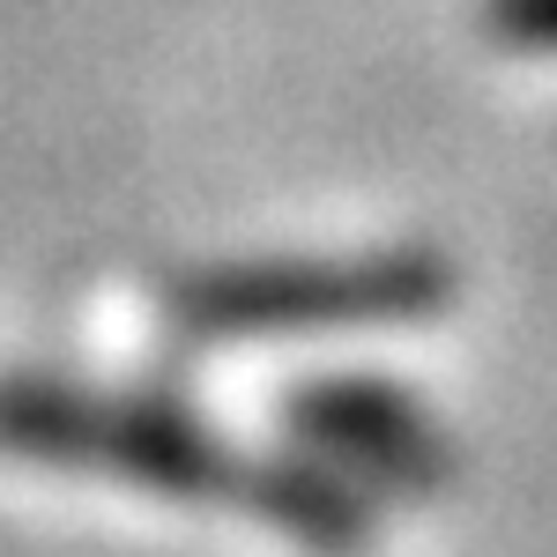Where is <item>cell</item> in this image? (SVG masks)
<instances>
[{"mask_svg":"<svg viewBox=\"0 0 557 557\" xmlns=\"http://www.w3.org/2000/svg\"><path fill=\"white\" fill-rule=\"evenodd\" d=\"M246 513H253L268 535L298 543L305 557H364L372 535H380L364 483L343 475L335 461H320V454H305V446L283 454V461H253Z\"/></svg>","mask_w":557,"mask_h":557,"instance_id":"277c9868","label":"cell"},{"mask_svg":"<svg viewBox=\"0 0 557 557\" xmlns=\"http://www.w3.org/2000/svg\"><path fill=\"white\" fill-rule=\"evenodd\" d=\"M491 30L535 52H557V0H491Z\"/></svg>","mask_w":557,"mask_h":557,"instance_id":"5b68a950","label":"cell"},{"mask_svg":"<svg viewBox=\"0 0 557 557\" xmlns=\"http://www.w3.org/2000/svg\"><path fill=\"white\" fill-rule=\"evenodd\" d=\"M283 424L305 454L335 461L357 483H380L394 498H431L461 475V446L438 431L409 386L386 380H305L283 401Z\"/></svg>","mask_w":557,"mask_h":557,"instance_id":"3957f363","label":"cell"},{"mask_svg":"<svg viewBox=\"0 0 557 557\" xmlns=\"http://www.w3.org/2000/svg\"><path fill=\"white\" fill-rule=\"evenodd\" d=\"M461 290L454 260L431 246L394 253H298V260H231L172 283V320L201 343L246 335H320V327H401L431 320Z\"/></svg>","mask_w":557,"mask_h":557,"instance_id":"7a4b0ae2","label":"cell"},{"mask_svg":"<svg viewBox=\"0 0 557 557\" xmlns=\"http://www.w3.org/2000/svg\"><path fill=\"white\" fill-rule=\"evenodd\" d=\"M0 446L75 475H112L157 498H231L246 506L253 461L186 417L172 401L149 394H104V386H67V380H8L0 386Z\"/></svg>","mask_w":557,"mask_h":557,"instance_id":"6da1fadb","label":"cell"}]
</instances>
